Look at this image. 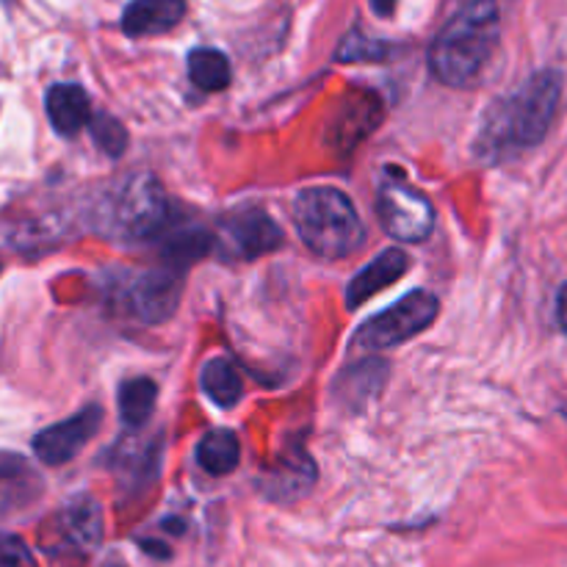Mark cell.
Wrapping results in <instances>:
<instances>
[{"label": "cell", "mask_w": 567, "mask_h": 567, "mask_svg": "<svg viewBox=\"0 0 567 567\" xmlns=\"http://www.w3.org/2000/svg\"><path fill=\"white\" fill-rule=\"evenodd\" d=\"M559 100L563 75L557 70L535 72L518 92L491 105L476 138V155L482 161H504L537 147L551 131Z\"/></svg>", "instance_id": "1"}, {"label": "cell", "mask_w": 567, "mask_h": 567, "mask_svg": "<svg viewBox=\"0 0 567 567\" xmlns=\"http://www.w3.org/2000/svg\"><path fill=\"white\" fill-rule=\"evenodd\" d=\"M502 37L498 0H463L430 48V70L441 83L465 89L480 78Z\"/></svg>", "instance_id": "2"}, {"label": "cell", "mask_w": 567, "mask_h": 567, "mask_svg": "<svg viewBox=\"0 0 567 567\" xmlns=\"http://www.w3.org/2000/svg\"><path fill=\"white\" fill-rule=\"evenodd\" d=\"M293 227L313 255L341 260L358 252L365 227L352 199L332 186H313L293 199Z\"/></svg>", "instance_id": "3"}, {"label": "cell", "mask_w": 567, "mask_h": 567, "mask_svg": "<svg viewBox=\"0 0 567 567\" xmlns=\"http://www.w3.org/2000/svg\"><path fill=\"white\" fill-rule=\"evenodd\" d=\"M94 225L114 241H153L169 227V199L153 175H131L114 183L100 199Z\"/></svg>", "instance_id": "4"}, {"label": "cell", "mask_w": 567, "mask_h": 567, "mask_svg": "<svg viewBox=\"0 0 567 567\" xmlns=\"http://www.w3.org/2000/svg\"><path fill=\"white\" fill-rule=\"evenodd\" d=\"M437 313H441V302H437L435 293L410 291L396 305L365 321L358 336L352 338V347L365 349V352H382V349L399 347V343L424 332L437 319Z\"/></svg>", "instance_id": "5"}, {"label": "cell", "mask_w": 567, "mask_h": 567, "mask_svg": "<svg viewBox=\"0 0 567 567\" xmlns=\"http://www.w3.org/2000/svg\"><path fill=\"white\" fill-rule=\"evenodd\" d=\"M377 216H380L382 230L396 241L419 244L430 238L435 230V208L430 197L402 177H382L377 188Z\"/></svg>", "instance_id": "6"}, {"label": "cell", "mask_w": 567, "mask_h": 567, "mask_svg": "<svg viewBox=\"0 0 567 567\" xmlns=\"http://www.w3.org/2000/svg\"><path fill=\"white\" fill-rule=\"evenodd\" d=\"M103 540V513L92 496H75L48 524V551L89 557Z\"/></svg>", "instance_id": "7"}, {"label": "cell", "mask_w": 567, "mask_h": 567, "mask_svg": "<svg viewBox=\"0 0 567 567\" xmlns=\"http://www.w3.org/2000/svg\"><path fill=\"white\" fill-rule=\"evenodd\" d=\"M183 271L172 266H158L144 271L127 288V308L142 324H164L181 308Z\"/></svg>", "instance_id": "8"}, {"label": "cell", "mask_w": 567, "mask_h": 567, "mask_svg": "<svg viewBox=\"0 0 567 567\" xmlns=\"http://www.w3.org/2000/svg\"><path fill=\"white\" fill-rule=\"evenodd\" d=\"M100 426H103V410L97 404H89L81 413L39 432L33 437V454L44 465H66L86 449V443L97 435Z\"/></svg>", "instance_id": "9"}, {"label": "cell", "mask_w": 567, "mask_h": 567, "mask_svg": "<svg viewBox=\"0 0 567 567\" xmlns=\"http://www.w3.org/2000/svg\"><path fill=\"white\" fill-rule=\"evenodd\" d=\"M221 236L236 258L255 260L282 247V230L264 208H241L221 221Z\"/></svg>", "instance_id": "10"}, {"label": "cell", "mask_w": 567, "mask_h": 567, "mask_svg": "<svg viewBox=\"0 0 567 567\" xmlns=\"http://www.w3.org/2000/svg\"><path fill=\"white\" fill-rule=\"evenodd\" d=\"M44 493L42 476L20 454L0 452V518L33 507Z\"/></svg>", "instance_id": "11"}, {"label": "cell", "mask_w": 567, "mask_h": 567, "mask_svg": "<svg viewBox=\"0 0 567 567\" xmlns=\"http://www.w3.org/2000/svg\"><path fill=\"white\" fill-rule=\"evenodd\" d=\"M410 269V255L402 249H385V252L377 255L369 266L358 271V275L349 280L347 286V308H360L363 302H369L374 293L385 291L388 286H393L396 280H402Z\"/></svg>", "instance_id": "12"}, {"label": "cell", "mask_w": 567, "mask_h": 567, "mask_svg": "<svg viewBox=\"0 0 567 567\" xmlns=\"http://www.w3.org/2000/svg\"><path fill=\"white\" fill-rule=\"evenodd\" d=\"M186 17V0H133L122 11V31L133 39L158 37L181 25Z\"/></svg>", "instance_id": "13"}, {"label": "cell", "mask_w": 567, "mask_h": 567, "mask_svg": "<svg viewBox=\"0 0 567 567\" xmlns=\"http://www.w3.org/2000/svg\"><path fill=\"white\" fill-rule=\"evenodd\" d=\"M44 105H48L50 125L66 138L78 136L92 122V100L78 83H55V86H50Z\"/></svg>", "instance_id": "14"}, {"label": "cell", "mask_w": 567, "mask_h": 567, "mask_svg": "<svg viewBox=\"0 0 567 567\" xmlns=\"http://www.w3.org/2000/svg\"><path fill=\"white\" fill-rule=\"evenodd\" d=\"M380 116L382 109L380 103H377V97H371V94H363V97L354 94L352 103L343 105L341 114L332 120L330 144L336 150H341V153L354 150L377 125H380Z\"/></svg>", "instance_id": "15"}, {"label": "cell", "mask_w": 567, "mask_h": 567, "mask_svg": "<svg viewBox=\"0 0 567 567\" xmlns=\"http://www.w3.org/2000/svg\"><path fill=\"white\" fill-rule=\"evenodd\" d=\"M388 380V363L382 360H363V363L352 365L341 374L336 385V396L338 402H343L347 408H363L365 402L380 393V388L385 385Z\"/></svg>", "instance_id": "16"}, {"label": "cell", "mask_w": 567, "mask_h": 567, "mask_svg": "<svg viewBox=\"0 0 567 567\" xmlns=\"http://www.w3.org/2000/svg\"><path fill=\"white\" fill-rule=\"evenodd\" d=\"M199 388L216 408H236L241 402L244 382L236 365L225 358H214L199 371Z\"/></svg>", "instance_id": "17"}, {"label": "cell", "mask_w": 567, "mask_h": 567, "mask_svg": "<svg viewBox=\"0 0 567 567\" xmlns=\"http://www.w3.org/2000/svg\"><path fill=\"white\" fill-rule=\"evenodd\" d=\"M210 249H214V236L208 230H203V227H181V230L166 236L164 247H161V258H164V266L186 271L188 266L203 260Z\"/></svg>", "instance_id": "18"}, {"label": "cell", "mask_w": 567, "mask_h": 567, "mask_svg": "<svg viewBox=\"0 0 567 567\" xmlns=\"http://www.w3.org/2000/svg\"><path fill=\"white\" fill-rule=\"evenodd\" d=\"M197 463L208 474L227 476L241 463V441L230 430H210L197 446Z\"/></svg>", "instance_id": "19"}, {"label": "cell", "mask_w": 567, "mask_h": 567, "mask_svg": "<svg viewBox=\"0 0 567 567\" xmlns=\"http://www.w3.org/2000/svg\"><path fill=\"white\" fill-rule=\"evenodd\" d=\"M188 78L203 92H221L230 86V59L214 48H197L188 53Z\"/></svg>", "instance_id": "20"}, {"label": "cell", "mask_w": 567, "mask_h": 567, "mask_svg": "<svg viewBox=\"0 0 567 567\" xmlns=\"http://www.w3.org/2000/svg\"><path fill=\"white\" fill-rule=\"evenodd\" d=\"M155 402H158V388L150 377H133V380L122 382L120 388V419L125 421L127 426H144L153 415Z\"/></svg>", "instance_id": "21"}, {"label": "cell", "mask_w": 567, "mask_h": 567, "mask_svg": "<svg viewBox=\"0 0 567 567\" xmlns=\"http://www.w3.org/2000/svg\"><path fill=\"white\" fill-rule=\"evenodd\" d=\"M310 482H313V463H310L308 454L297 452L288 454V457L277 465V476L269 487H280L277 498H293L291 487L305 493V487L310 491Z\"/></svg>", "instance_id": "22"}, {"label": "cell", "mask_w": 567, "mask_h": 567, "mask_svg": "<svg viewBox=\"0 0 567 567\" xmlns=\"http://www.w3.org/2000/svg\"><path fill=\"white\" fill-rule=\"evenodd\" d=\"M89 127H92L94 144H97L105 155H111V158H120V155L125 153L127 131L122 127V122L114 120V116H109V114L92 116Z\"/></svg>", "instance_id": "23"}, {"label": "cell", "mask_w": 567, "mask_h": 567, "mask_svg": "<svg viewBox=\"0 0 567 567\" xmlns=\"http://www.w3.org/2000/svg\"><path fill=\"white\" fill-rule=\"evenodd\" d=\"M388 55V44L371 42V39H363L360 33H352L347 37V42L338 50V61H380Z\"/></svg>", "instance_id": "24"}, {"label": "cell", "mask_w": 567, "mask_h": 567, "mask_svg": "<svg viewBox=\"0 0 567 567\" xmlns=\"http://www.w3.org/2000/svg\"><path fill=\"white\" fill-rule=\"evenodd\" d=\"M0 567H39L31 548L17 535L0 532Z\"/></svg>", "instance_id": "25"}, {"label": "cell", "mask_w": 567, "mask_h": 567, "mask_svg": "<svg viewBox=\"0 0 567 567\" xmlns=\"http://www.w3.org/2000/svg\"><path fill=\"white\" fill-rule=\"evenodd\" d=\"M557 321L563 327V332L567 336V282L559 288V297H557Z\"/></svg>", "instance_id": "26"}, {"label": "cell", "mask_w": 567, "mask_h": 567, "mask_svg": "<svg viewBox=\"0 0 567 567\" xmlns=\"http://www.w3.org/2000/svg\"><path fill=\"white\" fill-rule=\"evenodd\" d=\"M371 9L380 17H391L393 9H396V0H371Z\"/></svg>", "instance_id": "27"}, {"label": "cell", "mask_w": 567, "mask_h": 567, "mask_svg": "<svg viewBox=\"0 0 567 567\" xmlns=\"http://www.w3.org/2000/svg\"><path fill=\"white\" fill-rule=\"evenodd\" d=\"M0 271H3V266H0Z\"/></svg>", "instance_id": "28"}]
</instances>
